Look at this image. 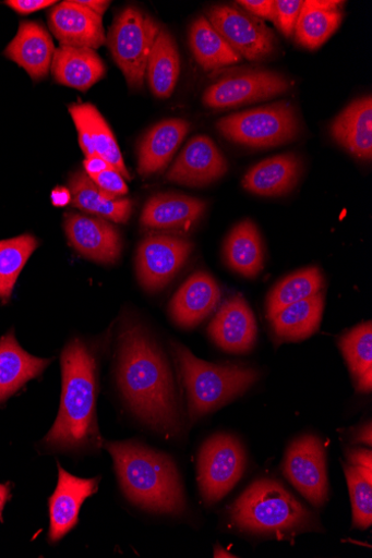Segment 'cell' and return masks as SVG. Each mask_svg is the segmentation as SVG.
I'll return each instance as SVG.
<instances>
[{
    "mask_svg": "<svg viewBox=\"0 0 372 558\" xmlns=\"http://www.w3.org/2000/svg\"><path fill=\"white\" fill-rule=\"evenodd\" d=\"M349 487L353 525L367 530L372 524V468L344 464Z\"/></svg>",
    "mask_w": 372,
    "mask_h": 558,
    "instance_id": "obj_36",
    "label": "cell"
},
{
    "mask_svg": "<svg viewBox=\"0 0 372 558\" xmlns=\"http://www.w3.org/2000/svg\"><path fill=\"white\" fill-rule=\"evenodd\" d=\"M49 364V360L36 359L27 353L13 332L0 339V402L38 377Z\"/></svg>",
    "mask_w": 372,
    "mask_h": 558,
    "instance_id": "obj_24",
    "label": "cell"
},
{
    "mask_svg": "<svg viewBox=\"0 0 372 558\" xmlns=\"http://www.w3.org/2000/svg\"><path fill=\"white\" fill-rule=\"evenodd\" d=\"M230 518L240 531L279 539L315 526L313 514L281 483L261 478L236 500Z\"/></svg>",
    "mask_w": 372,
    "mask_h": 558,
    "instance_id": "obj_4",
    "label": "cell"
},
{
    "mask_svg": "<svg viewBox=\"0 0 372 558\" xmlns=\"http://www.w3.org/2000/svg\"><path fill=\"white\" fill-rule=\"evenodd\" d=\"M356 440L357 441H361V442H364V444H368L369 446H371V424L369 423L367 425V428L365 426L357 434L356 436Z\"/></svg>",
    "mask_w": 372,
    "mask_h": 558,
    "instance_id": "obj_45",
    "label": "cell"
},
{
    "mask_svg": "<svg viewBox=\"0 0 372 558\" xmlns=\"http://www.w3.org/2000/svg\"><path fill=\"white\" fill-rule=\"evenodd\" d=\"M344 2L305 0L295 29L296 40L308 49L322 47L339 28Z\"/></svg>",
    "mask_w": 372,
    "mask_h": 558,
    "instance_id": "obj_27",
    "label": "cell"
},
{
    "mask_svg": "<svg viewBox=\"0 0 372 558\" xmlns=\"http://www.w3.org/2000/svg\"><path fill=\"white\" fill-rule=\"evenodd\" d=\"M172 352L193 423L244 393L259 378V373L250 367L203 362L177 342L172 343Z\"/></svg>",
    "mask_w": 372,
    "mask_h": 558,
    "instance_id": "obj_5",
    "label": "cell"
},
{
    "mask_svg": "<svg viewBox=\"0 0 372 558\" xmlns=\"http://www.w3.org/2000/svg\"><path fill=\"white\" fill-rule=\"evenodd\" d=\"M217 129L235 143L268 148L292 141L300 125L293 107L281 101L226 117L217 123Z\"/></svg>",
    "mask_w": 372,
    "mask_h": 558,
    "instance_id": "obj_6",
    "label": "cell"
},
{
    "mask_svg": "<svg viewBox=\"0 0 372 558\" xmlns=\"http://www.w3.org/2000/svg\"><path fill=\"white\" fill-rule=\"evenodd\" d=\"M125 496L145 511L179 515L185 511L180 475L169 456L141 444L106 442Z\"/></svg>",
    "mask_w": 372,
    "mask_h": 558,
    "instance_id": "obj_3",
    "label": "cell"
},
{
    "mask_svg": "<svg viewBox=\"0 0 372 558\" xmlns=\"http://www.w3.org/2000/svg\"><path fill=\"white\" fill-rule=\"evenodd\" d=\"M326 449L312 435L296 439L288 448L284 474L313 506L322 507L329 498Z\"/></svg>",
    "mask_w": 372,
    "mask_h": 558,
    "instance_id": "obj_10",
    "label": "cell"
},
{
    "mask_svg": "<svg viewBox=\"0 0 372 558\" xmlns=\"http://www.w3.org/2000/svg\"><path fill=\"white\" fill-rule=\"evenodd\" d=\"M84 168L88 177L113 169L108 162L97 156L87 158L84 162Z\"/></svg>",
    "mask_w": 372,
    "mask_h": 558,
    "instance_id": "obj_41",
    "label": "cell"
},
{
    "mask_svg": "<svg viewBox=\"0 0 372 558\" xmlns=\"http://www.w3.org/2000/svg\"><path fill=\"white\" fill-rule=\"evenodd\" d=\"M303 4V0H277L275 25L285 36L291 37L295 34Z\"/></svg>",
    "mask_w": 372,
    "mask_h": 558,
    "instance_id": "obj_37",
    "label": "cell"
},
{
    "mask_svg": "<svg viewBox=\"0 0 372 558\" xmlns=\"http://www.w3.org/2000/svg\"><path fill=\"white\" fill-rule=\"evenodd\" d=\"M37 247L38 240L32 234L0 241V300L11 299L22 270Z\"/></svg>",
    "mask_w": 372,
    "mask_h": 558,
    "instance_id": "obj_35",
    "label": "cell"
},
{
    "mask_svg": "<svg viewBox=\"0 0 372 558\" xmlns=\"http://www.w3.org/2000/svg\"><path fill=\"white\" fill-rule=\"evenodd\" d=\"M11 496V490L8 486L0 484V521H2V513L4 506Z\"/></svg>",
    "mask_w": 372,
    "mask_h": 558,
    "instance_id": "obj_44",
    "label": "cell"
},
{
    "mask_svg": "<svg viewBox=\"0 0 372 558\" xmlns=\"http://www.w3.org/2000/svg\"><path fill=\"white\" fill-rule=\"evenodd\" d=\"M99 478L83 480L59 469V484L49 499V539L59 542L79 522L81 507L98 489Z\"/></svg>",
    "mask_w": 372,
    "mask_h": 558,
    "instance_id": "obj_18",
    "label": "cell"
},
{
    "mask_svg": "<svg viewBox=\"0 0 372 558\" xmlns=\"http://www.w3.org/2000/svg\"><path fill=\"white\" fill-rule=\"evenodd\" d=\"M208 335L230 353H245L255 344L257 327L254 315L241 295L228 299L208 326Z\"/></svg>",
    "mask_w": 372,
    "mask_h": 558,
    "instance_id": "obj_15",
    "label": "cell"
},
{
    "mask_svg": "<svg viewBox=\"0 0 372 558\" xmlns=\"http://www.w3.org/2000/svg\"><path fill=\"white\" fill-rule=\"evenodd\" d=\"M339 347L357 383V390L372 388V326L364 323L355 327L339 340Z\"/></svg>",
    "mask_w": 372,
    "mask_h": 558,
    "instance_id": "obj_34",
    "label": "cell"
},
{
    "mask_svg": "<svg viewBox=\"0 0 372 558\" xmlns=\"http://www.w3.org/2000/svg\"><path fill=\"white\" fill-rule=\"evenodd\" d=\"M324 276L315 267L301 269L281 280L267 299V317L272 320L283 310L296 302L322 292Z\"/></svg>",
    "mask_w": 372,
    "mask_h": 558,
    "instance_id": "obj_33",
    "label": "cell"
},
{
    "mask_svg": "<svg viewBox=\"0 0 372 558\" xmlns=\"http://www.w3.org/2000/svg\"><path fill=\"white\" fill-rule=\"evenodd\" d=\"M206 203L181 194H156L146 203L141 225L157 231L188 232L204 215Z\"/></svg>",
    "mask_w": 372,
    "mask_h": 558,
    "instance_id": "obj_19",
    "label": "cell"
},
{
    "mask_svg": "<svg viewBox=\"0 0 372 558\" xmlns=\"http://www.w3.org/2000/svg\"><path fill=\"white\" fill-rule=\"evenodd\" d=\"M334 140L353 157L370 161L372 158V97L352 101L331 128Z\"/></svg>",
    "mask_w": 372,
    "mask_h": 558,
    "instance_id": "obj_22",
    "label": "cell"
},
{
    "mask_svg": "<svg viewBox=\"0 0 372 558\" xmlns=\"http://www.w3.org/2000/svg\"><path fill=\"white\" fill-rule=\"evenodd\" d=\"M92 181L105 193L112 196H122L129 193L124 178L115 169L91 175Z\"/></svg>",
    "mask_w": 372,
    "mask_h": 558,
    "instance_id": "obj_38",
    "label": "cell"
},
{
    "mask_svg": "<svg viewBox=\"0 0 372 558\" xmlns=\"http://www.w3.org/2000/svg\"><path fill=\"white\" fill-rule=\"evenodd\" d=\"M207 21L242 58L257 62L269 58L276 49L274 33L261 20L230 5L214 7Z\"/></svg>",
    "mask_w": 372,
    "mask_h": 558,
    "instance_id": "obj_9",
    "label": "cell"
},
{
    "mask_svg": "<svg viewBox=\"0 0 372 558\" xmlns=\"http://www.w3.org/2000/svg\"><path fill=\"white\" fill-rule=\"evenodd\" d=\"M193 244L183 238L152 234L139 245L136 274L147 291L163 290L187 264Z\"/></svg>",
    "mask_w": 372,
    "mask_h": 558,
    "instance_id": "obj_12",
    "label": "cell"
},
{
    "mask_svg": "<svg viewBox=\"0 0 372 558\" xmlns=\"http://www.w3.org/2000/svg\"><path fill=\"white\" fill-rule=\"evenodd\" d=\"M118 351V383L131 411L167 438L179 435L181 413L164 351L135 323L123 327Z\"/></svg>",
    "mask_w": 372,
    "mask_h": 558,
    "instance_id": "obj_1",
    "label": "cell"
},
{
    "mask_svg": "<svg viewBox=\"0 0 372 558\" xmlns=\"http://www.w3.org/2000/svg\"><path fill=\"white\" fill-rule=\"evenodd\" d=\"M245 12L257 17L259 20L271 21L276 23V2L275 0H241L238 2Z\"/></svg>",
    "mask_w": 372,
    "mask_h": 558,
    "instance_id": "obj_39",
    "label": "cell"
},
{
    "mask_svg": "<svg viewBox=\"0 0 372 558\" xmlns=\"http://www.w3.org/2000/svg\"><path fill=\"white\" fill-rule=\"evenodd\" d=\"M65 232L71 245L82 256L99 264H116L122 252L118 229L101 218L69 214Z\"/></svg>",
    "mask_w": 372,
    "mask_h": 558,
    "instance_id": "obj_14",
    "label": "cell"
},
{
    "mask_svg": "<svg viewBox=\"0 0 372 558\" xmlns=\"http://www.w3.org/2000/svg\"><path fill=\"white\" fill-rule=\"evenodd\" d=\"M159 29L161 27L152 17L130 7L118 15L106 38L116 63L133 89L144 84L148 57Z\"/></svg>",
    "mask_w": 372,
    "mask_h": 558,
    "instance_id": "obj_7",
    "label": "cell"
},
{
    "mask_svg": "<svg viewBox=\"0 0 372 558\" xmlns=\"http://www.w3.org/2000/svg\"><path fill=\"white\" fill-rule=\"evenodd\" d=\"M77 3L100 17L111 4V2H101V0H77Z\"/></svg>",
    "mask_w": 372,
    "mask_h": 558,
    "instance_id": "obj_43",
    "label": "cell"
},
{
    "mask_svg": "<svg viewBox=\"0 0 372 558\" xmlns=\"http://www.w3.org/2000/svg\"><path fill=\"white\" fill-rule=\"evenodd\" d=\"M72 195L69 189L58 187L51 193V202L56 207L71 205Z\"/></svg>",
    "mask_w": 372,
    "mask_h": 558,
    "instance_id": "obj_42",
    "label": "cell"
},
{
    "mask_svg": "<svg viewBox=\"0 0 372 558\" xmlns=\"http://www.w3.org/2000/svg\"><path fill=\"white\" fill-rule=\"evenodd\" d=\"M7 4L22 15H28L57 4L51 0H10Z\"/></svg>",
    "mask_w": 372,
    "mask_h": 558,
    "instance_id": "obj_40",
    "label": "cell"
},
{
    "mask_svg": "<svg viewBox=\"0 0 372 558\" xmlns=\"http://www.w3.org/2000/svg\"><path fill=\"white\" fill-rule=\"evenodd\" d=\"M228 172V162L217 144L208 136H194L183 148L168 172L170 182L204 186L221 179Z\"/></svg>",
    "mask_w": 372,
    "mask_h": 558,
    "instance_id": "obj_13",
    "label": "cell"
},
{
    "mask_svg": "<svg viewBox=\"0 0 372 558\" xmlns=\"http://www.w3.org/2000/svg\"><path fill=\"white\" fill-rule=\"evenodd\" d=\"M51 71L59 84L82 92L88 90L106 74L105 65L95 50L63 45L56 49Z\"/></svg>",
    "mask_w": 372,
    "mask_h": 558,
    "instance_id": "obj_23",
    "label": "cell"
},
{
    "mask_svg": "<svg viewBox=\"0 0 372 558\" xmlns=\"http://www.w3.org/2000/svg\"><path fill=\"white\" fill-rule=\"evenodd\" d=\"M245 466V450L238 438L228 434L208 438L197 463L200 490L206 505L226 497L241 480Z\"/></svg>",
    "mask_w": 372,
    "mask_h": 558,
    "instance_id": "obj_8",
    "label": "cell"
},
{
    "mask_svg": "<svg viewBox=\"0 0 372 558\" xmlns=\"http://www.w3.org/2000/svg\"><path fill=\"white\" fill-rule=\"evenodd\" d=\"M291 82L272 71H245L230 74L212 84L203 95V104L211 109L238 108L267 100L287 93Z\"/></svg>",
    "mask_w": 372,
    "mask_h": 558,
    "instance_id": "obj_11",
    "label": "cell"
},
{
    "mask_svg": "<svg viewBox=\"0 0 372 558\" xmlns=\"http://www.w3.org/2000/svg\"><path fill=\"white\" fill-rule=\"evenodd\" d=\"M61 409L45 437L51 448L62 450L97 447L101 442L96 422L97 365L92 351L80 339L62 354Z\"/></svg>",
    "mask_w": 372,
    "mask_h": 558,
    "instance_id": "obj_2",
    "label": "cell"
},
{
    "mask_svg": "<svg viewBox=\"0 0 372 558\" xmlns=\"http://www.w3.org/2000/svg\"><path fill=\"white\" fill-rule=\"evenodd\" d=\"M301 174V162L295 155L264 160L245 174L243 187L256 195L279 196L290 192Z\"/></svg>",
    "mask_w": 372,
    "mask_h": 558,
    "instance_id": "obj_26",
    "label": "cell"
},
{
    "mask_svg": "<svg viewBox=\"0 0 372 558\" xmlns=\"http://www.w3.org/2000/svg\"><path fill=\"white\" fill-rule=\"evenodd\" d=\"M224 252L227 265L243 277L254 278L263 270V242L251 220H244L231 230Z\"/></svg>",
    "mask_w": 372,
    "mask_h": 558,
    "instance_id": "obj_29",
    "label": "cell"
},
{
    "mask_svg": "<svg viewBox=\"0 0 372 558\" xmlns=\"http://www.w3.org/2000/svg\"><path fill=\"white\" fill-rule=\"evenodd\" d=\"M324 307L325 298L322 292L290 304L271 320L275 333L288 341L309 338L321 326Z\"/></svg>",
    "mask_w": 372,
    "mask_h": 558,
    "instance_id": "obj_30",
    "label": "cell"
},
{
    "mask_svg": "<svg viewBox=\"0 0 372 558\" xmlns=\"http://www.w3.org/2000/svg\"><path fill=\"white\" fill-rule=\"evenodd\" d=\"M70 112L77 114L85 123L95 155L108 162L124 179L131 181L116 136L98 110L92 105H73Z\"/></svg>",
    "mask_w": 372,
    "mask_h": 558,
    "instance_id": "obj_32",
    "label": "cell"
},
{
    "mask_svg": "<svg viewBox=\"0 0 372 558\" xmlns=\"http://www.w3.org/2000/svg\"><path fill=\"white\" fill-rule=\"evenodd\" d=\"M215 557H235L230 553H227L226 550H220V548H217V551L215 553Z\"/></svg>",
    "mask_w": 372,
    "mask_h": 558,
    "instance_id": "obj_46",
    "label": "cell"
},
{
    "mask_svg": "<svg viewBox=\"0 0 372 558\" xmlns=\"http://www.w3.org/2000/svg\"><path fill=\"white\" fill-rule=\"evenodd\" d=\"M48 24L63 46L95 50L106 41L101 17L80 5L77 0L55 7L48 15Z\"/></svg>",
    "mask_w": 372,
    "mask_h": 558,
    "instance_id": "obj_16",
    "label": "cell"
},
{
    "mask_svg": "<svg viewBox=\"0 0 372 558\" xmlns=\"http://www.w3.org/2000/svg\"><path fill=\"white\" fill-rule=\"evenodd\" d=\"M56 47L45 27L37 23L22 22L19 32L5 50V57L23 68L33 81L48 75Z\"/></svg>",
    "mask_w": 372,
    "mask_h": 558,
    "instance_id": "obj_20",
    "label": "cell"
},
{
    "mask_svg": "<svg viewBox=\"0 0 372 558\" xmlns=\"http://www.w3.org/2000/svg\"><path fill=\"white\" fill-rule=\"evenodd\" d=\"M220 301L218 282L211 275L199 271L176 292L170 303V314L180 327L194 328L217 310Z\"/></svg>",
    "mask_w": 372,
    "mask_h": 558,
    "instance_id": "obj_17",
    "label": "cell"
},
{
    "mask_svg": "<svg viewBox=\"0 0 372 558\" xmlns=\"http://www.w3.org/2000/svg\"><path fill=\"white\" fill-rule=\"evenodd\" d=\"M69 190L74 208L116 223H127L131 218L132 201L105 193L86 173H75L71 178Z\"/></svg>",
    "mask_w": 372,
    "mask_h": 558,
    "instance_id": "obj_25",
    "label": "cell"
},
{
    "mask_svg": "<svg viewBox=\"0 0 372 558\" xmlns=\"http://www.w3.org/2000/svg\"><path fill=\"white\" fill-rule=\"evenodd\" d=\"M190 45L196 62L205 71H216L242 61V58L204 16L192 24Z\"/></svg>",
    "mask_w": 372,
    "mask_h": 558,
    "instance_id": "obj_31",
    "label": "cell"
},
{
    "mask_svg": "<svg viewBox=\"0 0 372 558\" xmlns=\"http://www.w3.org/2000/svg\"><path fill=\"white\" fill-rule=\"evenodd\" d=\"M180 70V54L175 37L161 28L156 35L146 66L152 93L159 98L170 97L177 86Z\"/></svg>",
    "mask_w": 372,
    "mask_h": 558,
    "instance_id": "obj_28",
    "label": "cell"
},
{
    "mask_svg": "<svg viewBox=\"0 0 372 558\" xmlns=\"http://www.w3.org/2000/svg\"><path fill=\"white\" fill-rule=\"evenodd\" d=\"M189 130L190 124L182 119L166 120L154 125L139 145V173L149 177L166 169Z\"/></svg>",
    "mask_w": 372,
    "mask_h": 558,
    "instance_id": "obj_21",
    "label": "cell"
}]
</instances>
